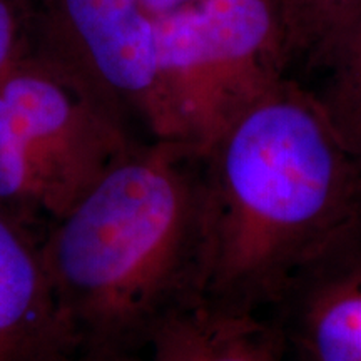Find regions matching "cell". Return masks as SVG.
I'll use <instances>...</instances> for the list:
<instances>
[{
  "label": "cell",
  "mask_w": 361,
  "mask_h": 361,
  "mask_svg": "<svg viewBox=\"0 0 361 361\" xmlns=\"http://www.w3.org/2000/svg\"><path fill=\"white\" fill-rule=\"evenodd\" d=\"M202 162L206 303L276 311L361 236V159L295 79L238 116Z\"/></svg>",
  "instance_id": "cell-1"
},
{
  "label": "cell",
  "mask_w": 361,
  "mask_h": 361,
  "mask_svg": "<svg viewBox=\"0 0 361 361\" xmlns=\"http://www.w3.org/2000/svg\"><path fill=\"white\" fill-rule=\"evenodd\" d=\"M206 180L200 152L141 141L42 238L44 263L80 355L141 353L201 300Z\"/></svg>",
  "instance_id": "cell-2"
},
{
  "label": "cell",
  "mask_w": 361,
  "mask_h": 361,
  "mask_svg": "<svg viewBox=\"0 0 361 361\" xmlns=\"http://www.w3.org/2000/svg\"><path fill=\"white\" fill-rule=\"evenodd\" d=\"M141 141L25 49L0 72V207L39 233Z\"/></svg>",
  "instance_id": "cell-3"
},
{
  "label": "cell",
  "mask_w": 361,
  "mask_h": 361,
  "mask_svg": "<svg viewBox=\"0 0 361 361\" xmlns=\"http://www.w3.org/2000/svg\"><path fill=\"white\" fill-rule=\"evenodd\" d=\"M152 17L169 141L201 156L288 78L279 0H194Z\"/></svg>",
  "instance_id": "cell-4"
},
{
  "label": "cell",
  "mask_w": 361,
  "mask_h": 361,
  "mask_svg": "<svg viewBox=\"0 0 361 361\" xmlns=\"http://www.w3.org/2000/svg\"><path fill=\"white\" fill-rule=\"evenodd\" d=\"M22 49L134 134L169 141L154 17L137 0H32Z\"/></svg>",
  "instance_id": "cell-5"
},
{
  "label": "cell",
  "mask_w": 361,
  "mask_h": 361,
  "mask_svg": "<svg viewBox=\"0 0 361 361\" xmlns=\"http://www.w3.org/2000/svg\"><path fill=\"white\" fill-rule=\"evenodd\" d=\"M42 238L0 207V361H74L80 356L45 268Z\"/></svg>",
  "instance_id": "cell-6"
},
{
  "label": "cell",
  "mask_w": 361,
  "mask_h": 361,
  "mask_svg": "<svg viewBox=\"0 0 361 361\" xmlns=\"http://www.w3.org/2000/svg\"><path fill=\"white\" fill-rule=\"evenodd\" d=\"M273 314L313 361H361V236L318 266Z\"/></svg>",
  "instance_id": "cell-7"
},
{
  "label": "cell",
  "mask_w": 361,
  "mask_h": 361,
  "mask_svg": "<svg viewBox=\"0 0 361 361\" xmlns=\"http://www.w3.org/2000/svg\"><path fill=\"white\" fill-rule=\"evenodd\" d=\"M268 313L196 301L171 316L149 340L147 361H281L288 335Z\"/></svg>",
  "instance_id": "cell-8"
},
{
  "label": "cell",
  "mask_w": 361,
  "mask_h": 361,
  "mask_svg": "<svg viewBox=\"0 0 361 361\" xmlns=\"http://www.w3.org/2000/svg\"><path fill=\"white\" fill-rule=\"evenodd\" d=\"M301 66L314 78L303 89L361 159V16Z\"/></svg>",
  "instance_id": "cell-9"
},
{
  "label": "cell",
  "mask_w": 361,
  "mask_h": 361,
  "mask_svg": "<svg viewBox=\"0 0 361 361\" xmlns=\"http://www.w3.org/2000/svg\"><path fill=\"white\" fill-rule=\"evenodd\" d=\"M279 16L290 69L348 29L361 16V0H279Z\"/></svg>",
  "instance_id": "cell-10"
},
{
  "label": "cell",
  "mask_w": 361,
  "mask_h": 361,
  "mask_svg": "<svg viewBox=\"0 0 361 361\" xmlns=\"http://www.w3.org/2000/svg\"><path fill=\"white\" fill-rule=\"evenodd\" d=\"M29 12L24 0H0V72L22 49Z\"/></svg>",
  "instance_id": "cell-11"
},
{
  "label": "cell",
  "mask_w": 361,
  "mask_h": 361,
  "mask_svg": "<svg viewBox=\"0 0 361 361\" xmlns=\"http://www.w3.org/2000/svg\"><path fill=\"white\" fill-rule=\"evenodd\" d=\"M151 16H159V13L174 11L180 6H186L194 0H137Z\"/></svg>",
  "instance_id": "cell-12"
},
{
  "label": "cell",
  "mask_w": 361,
  "mask_h": 361,
  "mask_svg": "<svg viewBox=\"0 0 361 361\" xmlns=\"http://www.w3.org/2000/svg\"><path fill=\"white\" fill-rule=\"evenodd\" d=\"M74 361H147L139 353H107V355H80Z\"/></svg>",
  "instance_id": "cell-13"
},
{
  "label": "cell",
  "mask_w": 361,
  "mask_h": 361,
  "mask_svg": "<svg viewBox=\"0 0 361 361\" xmlns=\"http://www.w3.org/2000/svg\"><path fill=\"white\" fill-rule=\"evenodd\" d=\"M27 6H32V0H24Z\"/></svg>",
  "instance_id": "cell-14"
}]
</instances>
